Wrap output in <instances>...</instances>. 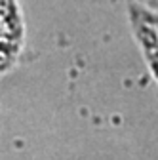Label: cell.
Masks as SVG:
<instances>
[{"instance_id": "cell-1", "label": "cell", "mask_w": 158, "mask_h": 160, "mask_svg": "<svg viewBox=\"0 0 158 160\" xmlns=\"http://www.w3.org/2000/svg\"><path fill=\"white\" fill-rule=\"evenodd\" d=\"M23 46V17L15 0H0V72L10 69Z\"/></svg>"}, {"instance_id": "cell-2", "label": "cell", "mask_w": 158, "mask_h": 160, "mask_svg": "<svg viewBox=\"0 0 158 160\" xmlns=\"http://www.w3.org/2000/svg\"><path fill=\"white\" fill-rule=\"evenodd\" d=\"M131 19L139 46L158 80V15L147 12L145 8H133Z\"/></svg>"}]
</instances>
